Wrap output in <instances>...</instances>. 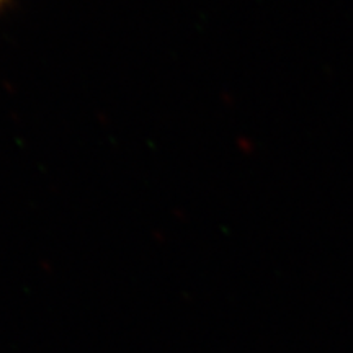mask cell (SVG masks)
Segmentation results:
<instances>
[{
  "label": "cell",
  "mask_w": 353,
  "mask_h": 353,
  "mask_svg": "<svg viewBox=\"0 0 353 353\" xmlns=\"http://www.w3.org/2000/svg\"><path fill=\"white\" fill-rule=\"evenodd\" d=\"M3 2H6V0H0V7H2V6H3Z\"/></svg>",
  "instance_id": "1"
}]
</instances>
